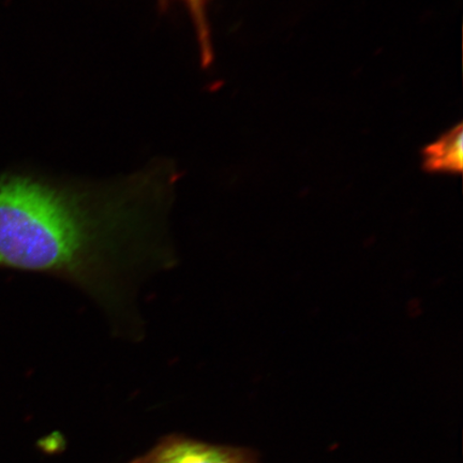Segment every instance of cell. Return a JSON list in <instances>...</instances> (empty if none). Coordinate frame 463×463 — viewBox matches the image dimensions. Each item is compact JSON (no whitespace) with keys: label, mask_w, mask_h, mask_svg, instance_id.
<instances>
[{"label":"cell","mask_w":463,"mask_h":463,"mask_svg":"<svg viewBox=\"0 0 463 463\" xmlns=\"http://www.w3.org/2000/svg\"><path fill=\"white\" fill-rule=\"evenodd\" d=\"M128 463H260L248 448L212 444L184 434L162 437L155 447Z\"/></svg>","instance_id":"6da1fadb"},{"label":"cell","mask_w":463,"mask_h":463,"mask_svg":"<svg viewBox=\"0 0 463 463\" xmlns=\"http://www.w3.org/2000/svg\"><path fill=\"white\" fill-rule=\"evenodd\" d=\"M424 165L430 171L461 172L463 165L462 124L445 133L422 150Z\"/></svg>","instance_id":"7a4b0ae2"},{"label":"cell","mask_w":463,"mask_h":463,"mask_svg":"<svg viewBox=\"0 0 463 463\" xmlns=\"http://www.w3.org/2000/svg\"><path fill=\"white\" fill-rule=\"evenodd\" d=\"M162 8L176 0H159ZM187 8L193 20L196 39H198L203 65L208 66L213 61V48L210 24L207 17V0H177Z\"/></svg>","instance_id":"3957f363"}]
</instances>
